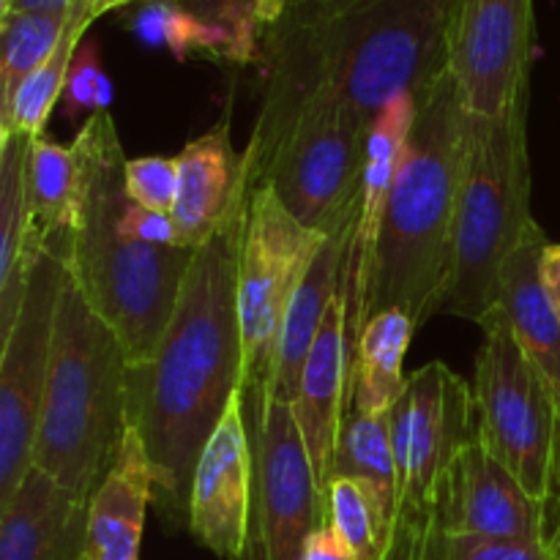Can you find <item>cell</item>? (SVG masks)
Wrapping results in <instances>:
<instances>
[{
  "label": "cell",
  "mask_w": 560,
  "mask_h": 560,
  "mask_svg": "<svg viewBox=\"0 0 560 560\" xmlns=\"http://www.w3.org/2000/svg\"><path fill=\"white\" fill-rule=\"evenodd\" d=\"M246 202L244 178L222 224L197 246L156 350L129 366V424L140 432L151 459L153 506L173 525H189L197 459L244 381L238 266Z\"/></svg>",
  "instance_id": "cell-1"
},
{
  "label": "cell",
  "mask_w": 560,
  "mask_h": 560,
  "mask_svg": "<svg viewBox=\"0 0 560 560\" xmlns=\"http://www.w3.org/2000/svg\"><path fill=\"white\" fill-rule=\"evenodd\" d=\"M459 0H299L260 47V109L337 102L366 126L448 71Z\"/></svg>",
  "instance_id": "cell-2"
},
{
  "label": "cell",
  "mask_w": 560,
  "mask_h": 560,
  "mask_svg": "<svg viewBox=\"0 0 560 560\" xmlns=\"http://www.w3.org/2000/svg\"><path fill=\"white\" fill-rule=\"evenodd\" d=\"M71 145L82 164V211L66 268L88 304L118 334L129 366H137L156 350L197 249L145 244L120 233L129 159L109 109L93 113Z\"/></svg>",
  "instance_id": "cell-3"
},
{
  "label": "cell",
  "mask_w": 560,
  "mask_h": 560,
  "mask_svg": "<svg viewBox=\"0 0 560 560\" xmlns=\"http://www.w3.org/2000/svg\"><path fill=\"white\" fill-rule=\"evenodd\" d=\"M465 131L468 109L446 71L416 96V118L377 235L366 320L399 310L421 328L438 315L452 268Z\"/></svg>",
  "instance_id": "cell-4"
},
{
  "label": "cell",
  "mask_w": 560,
  "mask_h": 560,
  "mask_svg": "<svg viewBox=\"0 0 560 560\" xmlns=\"http://www.w3.org/2000/svg\"><path fill=\"white\" fill-rule=\"evenodd\" d=\"M129 427V355L66 268L33 468L80 501L115 463Z\"/></svg>",
  "instance_id": "cell-5"
},
{
  "label": "cell",
  "mask_w": 560,
  "mask_h": 560,
  "mask_svg": "<svg viewBox=\"0 0 560 560\" xmlns=\"http://www.w3.org/2000/svg\"><path fill=\"white\" fill-rule=\"evenodd\" d=\"M528 98L495 118L468 113L463 178L454 219L452 268L438 315L479 326L501 304V271L517 249L530 213Z\"/></svg>",
  "instance_id": "cell-6"
},
{
  "label": "cell",
  "mask_w": 560,
  "mask_h": 560,
  "mask_svg": "<svg viewBox=\"0 0 560 560\" xmlns=\"http://www.w3.org/2000/svg\"><path fill=\"white\" fill-rule=\"evenodd\" d=\"M366 126L337 102L260 109L241 167L249 186H268L306 228L323 235L355 222Z\"/></svg>",
  "instance_id": "cell-7"
},
{
  "label": "cell",
  "mask_w": 560,
  "mask_h": 560,
  "mask_svg": "<svg viewBox=\"0 0 560 560\" xmlns=\"http://www.w3.org/2000/svg\"><path fill=\"white\" fill-rule=\"evenodd\" d=\"M479 326L474 372L479 438L536 501L547 503L556 474L560 410L545 377L520 348L503 306L498 304Z\"/></svg>",
  "instance_id": "cell-8"
},
{
  "label": "cell",
  "mask_w": 560,
  "mask_h": 560,
  "mask_svg": "<svg viewBox=\"0 0 560 560\" xmlns=\"http://www.w3.org/2000/svg\"><path fill=\"white\" fill-rule=\"evenodd\" d=\"M388 419L397 459L399 514L386 560H416L430 528L438 481L454 454L479 430L474 386L443 361H430L408 377Z\"/></svg>",
  "instance_id": "cell-9"
},
{
  "label": "cell",
  "mask_w": 560,
  "mask_h": 560,
  "mask_svg": "<svg viewBox=\"0 0 560 560\" xmlns=\"http://www.w3.org/2000/svg\"><path fill=\"white\" fill-rule=\"evenodd\" d=\"M326 238L301 224L268 186H249L238 266L244 402L271 394L284 315Z\"/></svg>",
  "instance_id": "cell-10"
},
{
  "label": "cell",
  "mask_w": 560,
  "mask_h": 560,
  "mask_svg": "<svg viewBox=\"0 0 560 560\" xmlns=\"http://www.w3.org/2000/svg\"><path fill=\"white\" fill-rule=\"evenodd\" d=\"M244 410L255 448V501L249 545L241 560H301L306 539L326 525V492L293 405L266 394L244 402Z\"/></svg>",
  "instance_id": "cell-11"
},
{
  "label": "cell",
  "mask_w": 560,
  "mask_h": 560,
  "mask_svg": "<svg viewBox=\"0 0 560 560\" xmlns=\"http://www.w3.org/2000/svg\"><path fill=\"white\" fill-rule=\"evenodd\" d=\"M63 273L66 260L55 252H44L33 262L20 315L0 339V506L14 498L33 470Z\"/></svg>",
  "instance_id": "cell-12"
},
{
  "label": "cell",
  "mask_w": 560,
  "mask_h": 560,
  "mask_svg": "<svg viewBox=\"0 0 560 560\" xmlns=\"http://www.w3.org/2000/svg\"><path fill=\"white\" fill-rule=\"evenodd\" d=\"M534 47V0H459L448 71L465 109L495 118L528 98Z\"/></svg>",
  "instance_id": "cell-13"
},
{
  "label": "cell",
  "mask_w": 560,
  "mask_h": 560,
  "mask_svg": "<svg viewBox=\"0 0 560 560\" xmlns=\"http://www.w3.org/2000/svg\"><path fill=\"white\" fill-rule=\"evenodd\" d=\"M430 528L481 539L547 541V506L476 435L438 481Z\"/></svg>",
  "instance_id": "cell-14"
},
{
  "label": "cell",
  "mask_w": 560,
  "mask_h": 560,
  "mask_svg": "<svg viewBox=\"0 0 560 560\" xmlns=\"http://www.w3.org/2000/svg\"><path fill=\"white\" fill-rule=\"evenodd\" d=\"M255 501V448L244 394L235 392L197 459L189 490V534L222 560H241L249 545Z\"/></svg>",
  "instance_id": "cell-15"
},
{
  "label": "cell",
  "mask_w": 560,
  "mask_h": 560,
  "mask_svg": "<svg viewBox=\"0 0 560 560\" xmlns=\"http://www.w3.org/2000/svg\"><path fill=\"white\" fill-rule=\"evenodd\" d=\"M353 361L355 345L350 339L348 277H345L328 306L320 334L306 355L299 394L290 402L323 492L331 479L339 430L348 410L353 408Z\"/></svg>",
  "instance_id": "cell-16"
},
{
  "label": "cell",
  "mask_w": 560,
  "mask_h": 560,
  "mask_svg": "<svg viewBox=\"0 0 560 560\" xmlns=\"http://www.w3.org/2000/svg\"><path fill=\"white\" fill-rule=\"evenodd\" d=\"M413 118L416 96H402L372 124L370 135H366L364 173H361L359 206H355L353 238H350L348 252V273H345L348 277V315L353 345L359 342V334L366 323V299H370L377 235H381L388 191H392L394 175L402 162Z\"/></svg>",
  "instance_id": "cell-17"
},
{
  "label": "cell",
  "mask_w": 560,
  "mask_h": 560,
  "mask_svg": "<svg viewBox=\"0 0 560 560\" xmlns=\"http://www.w3.org/2000/svg\"><path fill=\"white\" fill-rule=\"evenodd\" d=\"M153 468L145 443L126 427L115 463L88 503L85 547L80 560H140L148 506L153 503Z\"/></svg>",
  "instance_id": "cell-18"
},
{
  "label": "cell",
  "mask_w": 560,
  "mask_h": 560,
  "mask_svg": "<svg viewBox=\"0 0 560 560\" xmlns=\"http://www.w3.org/2000/svg\"><path fill=\"white\" fill-rule=\"evenodd\" d=\"M88 503L33 468L0 506V560H80Z\"/></svg>",
  "instance_id": "cell-19"
},
{
  "label": "cell",
  "mask_w": 560,
  "mask_h": 560,
  "mask_svg": "<svg viewBox=\"0 0 560 560\" xmlns=\"http://www.w3.org/2000/svg\"><path fill=\"white\" fill-rule=\"evenodd\" d=\"M178 202L173 208L180 246L206 244L244 186L241 153L230 137V104L222 118L178 153Z\"/></svg>",
  "instance_id": "cell-20"
},
{
  "label": "cell",
  "mask_w": 560,
  "mask_h": 560,
  "mask_svg": "<svg viewBox=\"0 0 560 560\" xmlns=\"http://www.w3.org/2000/svg\"><path fill=\"white\" fill-rule=\"evenodd\" d=\"M550 244L539 222L530 224L501 271V306L560 410V315L541 284V252Z\"/></svg>",
  "instance_id": "cell-21"
},
{
  "label": "cell",
  "mask_w": 560,
  "mask_h": 560,
  "mask_svg": "<svg viewBox=\"0 0 560 560\" xmlns=\"http://www.w3.org/2000/svg\"><path fill=\"white\" fill-rule=\"evenodd\" d=\"M353 224L328 235L323 249L312 260L310 271L301 279L293 301H290V310L282 323V334H279L277 366H273L271 386L273 397L284 399V402H293L295 394H299L306 355H310L312 345H315L317 334H320L328 306H331L334 295H337L339 284L345 279V271H348Z\"/></svg>",
  "instance_id": "cell-22"
},
{
  "label": "cell",
  "mask_w": 560,
  "mask_h": 560,
  "mask_svg": "<svg viewBox=\"0 0 560 560\" xmlns=\"http://www.w3.org/2000/svg\"><path fill=\"white\" fill-rule=\"evenodd\" d=\"M82 211V164L74 145L36 137L27 164V260L66 257Z\"/></svg>",
  "instance_id": "cell-23"
},
{
  "label": "cell",
  "mask_w": 560,
  "mask_h": 560,
  "mask_svg": "<svg viewBox=\"0 0 560 560\" xmlns=\"http://www.w3.org/2000/svg\"><path fill=\"white\" fill-rule=\"evenodd\" d=\"M31 137L0 140V339L11 331L25 295L27 260V164Z\"/></svg>",
  "instance_id": "cell-24"
},
{
  "label": "cell",
  "mask_w": 560,
  "mask_h": 560,
  "mask_svg": "<svg viewBox=\"0 0 560 560\" xmlns=\"http://www.w3.org/2000/svg\"><path fill=\"white\" fill-rule=\"evenodd\" d=\"M331 479H353L370 492L392 547L399 514V481L388 413L366 416L353 408L348 410L334 452Z\"/></svg>",
  "instance_id": "cell-25"
},
{
  "label": "cell",
  "mask_w": 560,
  "mask_h": 560,
  "mask_svg": "<svg viewBox=\"0 0 560 560\" xmlns=\"http://www.w3.org/2000/svg\"><path fill=\"white\" fill-rule=\"evenodd\" d=\"M419 331L405 312H377L361 328L353 361V410L366 416L392 413L408 377L402 375L405 353Z\"/></svg>",
  "instance_id": "cell-26"
},
{
  "label": "cell",
  "mask_w": 560,
  "mask_h": 560,
  "mask_svg": "<svg viewBox=\"0 0 560 560\" xmlns=\"http://www.w3.org/2000/svg\"><path fill=\"white\" fill-rule=\"evenodd\" d=\"M91 22L93 16L91 11H88V3L71 14L63 38H60L52 58H49L42 69L33 71V74L16 88L9 107L0 113V140L11 135L31 137V140L44 137L49 113H52V107L60 102V96H63L71 58H74L77 47L82 44V36H85V31L91 27Z\"/></svg>",
  "instance_id": "cell-27"
},
{
  "label": "cell",
  "mask_w": 560,
  "mask_h": 560,
  "mask_svg": "<svg viewBox=\"0 0 560 560\" xmlns=\"http://www.w3.org/2000/svg\"><path fill=\"white\" fill-rule=\"evenodd\" d=\"M129 27L145 47L167 49L178 60L200 55V58L241 66L238 47L228 31L208 25L173 0H145Z\"/></svg>",
  "instance_id": "cell-28"
},
{
  "label": "cell",
  "mask_w": 560,
  "mask_h": 560,
  "mask_svg": "<svg viewBox=\"0 0 560 560\" xmlns=\"http://www.w3.org/2000/svg\"><path fill=\"white\" fill-rule=\"evenodd\" d=\"M69 20L71 14H0V113L9 107L16 88L52 58Z\"/></svg>",
  "instance_id": "cell-29"
},
{
  "label": "cell",
  "mask_w": 560,
  "mask_h": 560,
  "mask_svg": "<svg viewBox=\"0 0 560 560\" xmlns=\"http://www.w3.org/2000/svg\"><path fill=\"white\" fill-rule=\"evenodd\" d=\"M326 528L348 560H386L388 539L370 492L353 479L326 487Z\"/></svg>",
  "instance_id": "cell-30"
},
{
  "label": "cell",
  "mask_w": 560,
  "mask_h": 560,
  "mask_svg": "<svg viewBox=\"0 0 560 560\" xmlns=\"http://www.w3.org/2000/svg\"><path fill=\"white\" fill-rule=\"evenodd\" d=\"M173 3L200 16L208 25L228 31L238 47L241 66H249L260 60L268 27L288 11L293 0H173Z\"/></svg>",
  "instance_id": "cell-31"
},
{
  "label": "cell",
  "mask_w": 560,
  "mask_h": 560,
  "mask_svg": "<svg viewBox=\"0 0 560 560\" xmlns=\"http://www.w3.org/2000/svg\"><path fill=\"white\" fill-rule=\"evenodd\" d=\"M416 560H552L547 541L481 539L427 528Z\"/></svg>",
  "instance_id": "cell-32"
},
{
  "label": "cell",
  "mask_w": 560,
  "mask_h": 560,
  "mask_svg": "<svg viewBox=\"0 0 560 560\" xmlns=\"http://www.w3.org/2000/svg\"><path fill=\"white\" fill-rule=\"evenodd\" d=\"M60 104H63V115L69 120H88L93 113H104L113 104V82L102 71L98 47L93 42H82L77 47L69 74H66Z\"/></svg>",
  "instance_id": "cell-33"
},
{
  "label": "cell",
  "mask_w": 560,
  "mask_h": 560,
  "mask_svg": "<svg viewBox=\"0 0 560 560\" xmlns=\"http://www.w3.org/2000/svg\"><path fill=\"white\" fill-rule=\"evenodd\" d=\"M126 197L148 211L173 213L178 202V156H140L126 162Z\"/></svg>",
  "instance_id": "cell-34"
},
{
  "label": "cell",
  "mask_w": 560,
  "mask_h": 560,
  "mask_svg": "<svg viewBox=\"0 0 560 560\" xmlns=\"http://www.w3.org/2000/svg\"><path fill=\"white\" fill-rule=\"evenodd\" d=\"M118 228L126 238L145 241V244H156V246H180L178 228H175L173 213L148 211V208L135 206L131 200L124 206Z\"/></svg>",
  "instance_id": "cell-35"
},
{
  "label": "cell",
  "mask_w": 560,
  "mask_h": 560,
  "mask_svg": "<svg viewBox=\"0 0 560 560\" xmlns=\"http://www.w3.org/2000/svg\"><path fill=\"white\" fill-rule=\"evenodd\" d=\"M545 506H547V547H550L552 560H560V438H558L556 474H552V490Z\"/></svg>",
  "instance_id": "cell-36"
},
{
  "label": "cell",
  "mask_w": 560,
  "mask_h": 560,
  "mask_svg": "<svg viewBox=\"0 0 560 560\" xmlns=\"http://www.w3.org/2000/svg\"><path fill=\"white\" fill-rule=\"evenodd\" d=\"M88 0H5V5L0 9V14H9V11H33V14H74L77 9H82Z\"/></svg>",
  "instance_id": "cell-37"
},
{
  "label": "cell",
  "mask_w": 560,
  "mask_h": 560,
  "mask_svg": "<svg viewBox=\"0 0 560 560\" xmlns=\"http://www.w3.org/2000/svg\"><path fill=\"white\" fill-rule=\"evenodd\" d=\"M541 284H545L547 295H550L552 306L560 315V244H547L545 252H541L539 262Z\"/></svg>",
  "instance_id": "cell-38"
},
{
  "label": "cell",
  "mask_w": 560,
  "mask_h": 560,
  "mask_svg": "<svg viewBox=\"0 0 560 560\" xmlns=\"http://www.w3.org/2000/svg\"><path fill=\"white\" fill-rule=\"evenodd\" d=\"M301 560H348V558H345V552L339 550V545H337V539L331 536V530L323 525V528H317L315 534L306 539L304 552H301Z\"/></svg>",
  "instance_id": "cell-39"
},
{
  "label": "cell",
  "mask_w": 560,
  "mask_h": 560,
  "mask_svg": "<svg viewBox=\"0 0 560 560\" xmlns=\"http://www.w3.org/2000/svg\"><path fill=\"white\" fill-rule=\"evenodd\" d=\"M129 3H137V0H88V11H91L93 20H98V16L107 14V11L124 9V5ZM142 3H145V0H142Z\"/></svg>",
  "instance_id": "cell-40"
},
{
  "label": "cell",
  "mask_w": 560,
  "mask_h": 560,
  "mask_svg": "<svg viewBox=\"0 0 560 560\" xmlns=\"http://www.w3.org/2000/svg\"><path fill=\"white\" fill-rule=\"evenodd\" d=\"M3 5H5V0H0V9H3Z\"/></svg>",
  "instance_id": "cell-41"
},
{
  "label": "cell",
  "mask_w": 560,
  "mask_h": 560,
  "mask_svg": "<svg viewBox=\"0 0 560 560\" xmlns=\"http://www.w3.org/2000/svg\"><path fill=\"white\" fill-rule=\"evenodd\" d=\"M293 3H299V0H293ZM293 3H290V5H293Z\"/></svg>",
  "instance_id": "cell-42"
}]
</instances>
